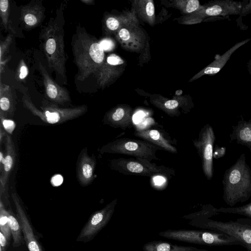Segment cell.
I'll list each match as a JSON object with an SVG mask.
<instances>
[{"label":"cell","instance_id":"1","mask_svg":"<svg viewBox=\"0 0 251 251\" xmlns=\"http://www.w3.org/2000/svg\"><path fill=\"white\" fill-rule=\"evenodd\" d=\"M212 214L211 209H203L185 215L183 218L191 220L188 224L192 226L228 235L248 251H251V219L240 218L235 221L223 222L209 219Z\"/></svg>","mask_w":251,"mask_h":251},{"label":"cell","instance_id":"2","mask_svg":"<svg viewBox=\"0 0 251 251\" xmlns=\"http://www.w3.org/2000/svg\"><path fill=\"white\" fill-rule=\"evenodd\" d=\"M74 43L75 62L78 68L77 79L84 80L95 73L103 62L104 50L100 43L85 32L79 33Z\"/></svg>","mask_w":251,"mask_h":251},{"label":"cell","instance_id":"3","mask_svg":"<svg viewBox=\"0 0 251 251\" xmlns=\"http://www.w3.org/2000/svg\"><path fill=\"white\" fill-rule=\"evenodd\" d=\"M63 36L60 27L50 23L45 27L41 34L49 67L56 75L66 80L65 64L67 57L64 50Z\"/></svg>","mask_w":251,"mask_h":251},{"label":"cell","instance_id":"4","mask_svg":"<svg viewBox=\"0 0 251 251\" xmlns=\"http://www.w3.org/2000/svg\"><path fill=\"white\" fill-rule=\"evenodd\" d=\"M22 102L24 106L33 115L49 125L60 124L75 119L87 111V106L85 105L64 108L49 101H43L39 109L26 94L23 97Z\"/></svg>","mask_w":251,"mask_h":251},{"label":"cell","instance_id":"5","mask_svg":"<svg viewBox=\"0 0 251 251\" xmlns=\"http://www.w3.org/2000/svg\"><path fill=\"white\" fill-rule=\"evenodd\" d=\"M159 235L169 239L210 246L240 245L234 238L225 233L209 230L168 229Z\"/></svg>","mask_w":251,"mask_h":251},{"label":"cell","instance_id":"6","mask_svg":"<svg viewBox=\"0 0 251 251\" xmlns=\"http://www.w3.org/2000/svg\"><path fill=\"white\" fill-rule=\"evenodd\" d=\"M109 168L125 175L153 177L161 176L171 178L175 171L170 168L157 166L149 160L138 158L112 159L109 162Z\"/></svg>","mask_w":251,"mask_h":251},{"label":"cell","instance_id":"7","mask_svg":"<svg viewBox=\"0 0 251 251\" xmlns=\"http://www.w3.org/2000/svg\"><path fill=\"white\" fill-rule=\"evenodd\" d=\"M162 150L144 140L121 138L104 145L99 151L101 154H124L151 161L159 159L156 156V152Z\"/></svg>","mask_w":251,"mask_h":251},{"label":"cell","instance_id":"8","mask_svg":"<svg viewBox=\"0 0 251 251\" xmlns=\"http://www.w3.org/2000/svg\"><path fill=\"white\" fill-rule=\"evenodd\" d=\"M117 201V199H115L102 209L95 212L81 230L78 240L90 239L104 227L111 218Z\"/></svg>","mask_w":251,"mask_h":251},{"label":"cell","instance_id":"9","mask_svg":"<svg viewBox=\"0 0 251 251\" xmlns=\"http://www.w3.org/2000/svg\"><path fill=\"white\" fill-rule=\"evenodd\" d=\"M96 163L95 156L89 155L87 147H84L78 155L76 165V177L81 186H87L93 181Z\"/></svg>","mask_w":251,"mask_h":251},{"label":"cell","instance_id":"10","mask_svg":"<svg viewBox=\"0 0 251 251\" xmlns=\"http://www.w3.org/2000/svg\"><path fill=\"white\" fill-rule=\"evenodd\" d=\"M39 68L43 79L46 95L50 102L57 105L70 102L71 97L67 90L59 85L52 79L41 63L39 64Z\"/></svg>","mask_w":251,"mask_h":251},{"label":"cell","instance_id":"11","mask_svg":"<svg viewBox=\"0 0 251 251\" xmlns=\"http://www.w3.org/2000/svg\"><path fill=\"white\" fill-rule=\"evenodd\" d=\"M11 196L16 207L17 217L21 226L24 238L29 251H42L36 240L31 226L21 204L20 199L16 192H13L11 193Z\"/></svg>","mask_w":251,"mask_h":251},{"label":"cell","instance_id":"12","mask_svg":"<svg viewBox=\"0 0 251 251\" xmlns=\"http://www.w3.org/2000/svg\"><path fill=\"white\" fill-rule=\"evenodd\" d=\"M194 145L201 156L204 172L208 177L211 176L212 158V132L210 128L202 131L199 140Z\"/></svg>","mask_w":251,"mask_h":251},{"label":"cell","instance_id":"13","mask_svg":"<svg viewBox=\"0 0 251 251\" xmlns=\"http://www.w3.org/2000/svg\"><path fill=\"white\" fill-rule=\"evenodd\" d=\"M134 135L154 144L163 150L172 153H176L177 149L170 140L159 130L155 129H141L135 130Z\"/></svg>","mask_w":251,"mask_h":251},{"label":"cell","instance_id":"14","mask_svg":"<svg viewBox=\"0 0 251 251\" xmlns=\"http://www.w3.org/2000/svg\"><path fill=\"white\" fill-rule=\"evenodd\" d=\"M133 114L128 109L119 107L107 112L104 116L103 124L123 130L130 128L133 125Z\"/></svg>","mask_w":251,"mask_h":251},{"label":"cell","instance_id":"15","mask_svg":"<svg viewBox=\"0 0 251 251\" xmlns=\"http://www.w3.org/2000/svg\"><path fill=\"white\" fill-rule=\"evenodd\" d=\"M4 140L5 153L4 164L2 169L0 170V197L4 192L6 184L16 160V150L11 137L7 134Z\"/></svg>","mask_w":251,"mask_h":251},{"label":"cell","instance_id":"16","mask_svg":"<svg viewBox=\"0 0 251 251\" xmlns=\"http://www.w3.org/2000/svg\"><path fill=\"white\" fill-rule=\"evenodd\" d=\"M21 16L25 27L29 29L34 28L43 20L44 8L41 4L29 3L21 8Z\"/></svg>","mask_w":251,"mask_h":251},{"label":"cell","instance_id":"17","mask_svg":"<svg viewBox=\"0 0 251 251\" xmlns=\"http://www.w3.org/2000/svg\"><path fill=\"white\" fill-rule=\"evenodd\" d=\"M241 2L232 0H218L207 7L205 14L209 16H227L240 13L242 8Z\"/></svg>","mask_w":251,"mask_h":251},{"label":"cell","instance_id":"18","mask_svg":"<svg viewBox=\"0 0 251 251\" xmlns=\"http://www.w3.org/2000/svg\"><path fill=\"white\" fill-rule=\"evenodd\" d=\"M142 249L144 251H213L191 246H179L163 241L146 243L143 245Z\"/></svg>","mask_w":251,"mask_h":251},{"label":"cell","instance_id":"19","mask_svg":"<svg viewBox=\"0 0 251 251\" xmlns=\"http://www.w3.org/2000/svg\"><path fill=\"white\" fill-rule=\"evenodd\" d=\"M251 39H247L236 43L222 55L219 56L210 65L203 70L205 75H214L218 73L229 59L232 53L243 45L247 43Z\"/></svg>","mask_w":251,"mask_h":251},{"label":"cell","instance_id":"20","mask_svg":"<svg viewBox=\"0 0 251 251\" xmlns=\"http://www.w3.org/2000/svg\"><path fill=\"white\" fill-rule=\"evenodd\" d=\"M9 87L0 85V116L6 118L12 117L16 110V103L11 92H8Z\"/></svg>","mask_w":251,"mask_h":251},{"label":"cell","instance_id":"21","mask_svg":"<svg viewBox=\"0 0 251 251\" xmlns=\"http://www.w3.org/2000/svg\"><path fill=\"white\" fill-rule=\"evenodd\" d=\"M8 219V223L13 239V246L16 248L21 245L22 237L21 235L22 227L17 219L8 211H6Z\"/></svg>","mask_w":251,"mask_h":251},{"label":"cell","instance_id":"22","mask_svg":"<svg viewBox=\"0 0 251 251\" xmlns=\"http://www.w3.org/2000/svg\"><path fill=\"white\" fill-rule=\"evenodd\" d=\"M9 3L8 0H0V17L2 24L5 29L15 33L13 27L9 20Z\"/></svg>","mask_w":251,"mask_h":251},{"label":"cell","instance_id":"23","mask_svg":"<svg viewBox=\"0 0 251 251\" xmlns=\"http://www.w3.org/2000/svg\"><path fill=\"white\" fill-rule=\"evenodd\" d=\"M6 210L0 201V231L4 235L7 240H9L11 231L8 223V219L6 213Z\"/></svg>","mask_w":251,"mask_h":251},{"label":"cell","instance_id":"24","mask_svg":"<svg viewBox=\"0 0 251 251\" xmlns=\"http://www.w3.org/2000/svg\"><path fill=\"white\" fill-rule=\"evenodd\" d=\"M216 212L232 213L242 215L251 219V203L240 207L215 209Z\"/></svg>","mask_w":251,"mask_h":251},{"label":"cell","instance_id":"25","mask_svg":"<svg viewBox=\"0 0 251 251\" xmlns=\"http://www.w3.org/2000/svg\"><path fill=\"white\" fill-rule=\"evenodd\" d=\"M0 117L1 121L0 125L2 126L5 131L11 133L15 127L14 122L12 120L7 119L6 118L2 116H0Z\"/></svg>","mask_w":251,"mask_h":251},{"label":"cell","instance_id":"26","mask_svg":"<svg viewBox=\"0 0 251 251\" xmlns=\"http://www.w3.org/2000/svg\"><path fill=\"white\" fill-rule=\"evenodd\" d=\"M106 25L108 29L113 31L119 27V22L116 18L111 17L106 20Z\"/></svg>","mask_w":251,"mask_h":251},{"label":"cell","instance_id":"27","mask_svg":"<svg viewBox=\"0 0 251 251\" xmlns=\"http://www.w3.org/2000/svg\"><path fill=\"white\" fill-rule=\"evenodd\" d=\"M107 62L111 65H118L124 63V61L116 54H111L107 58Z\"/></svg>","mask_w":251,"mask_h":251},{"label":"cell","instance_id":"28","mask_svg":"<svg viewBox=\"0 0 251 251\" xmlns=\"http://www.w3.org/2000/svg\"><path fill=\"white\" fill-rule=\"evenodd\" d=\"M12 40V37L10 35L5 39L4 41L1 42L0 44V58L2 57L3 54L8 50L10 44Z\"/></svg>","mask_w":251,"mask_h":251},{"label":"cell","instance_id":"29","mask_svg":"<svg viewBox=\"0 0 251 251\" xmlns=\"http://www.w3.org/2000/svg\"><path fill=\"white\" fill-rule=\"evenodd\" d=\"M100 44L104 51H110L112 50L114 47L113 41L108 39L101 40L100 42Z\"/></svg>","mask_w":251,"mask_h":251},{"label":"cell","instance_id":"30","mask_svg":"<svg viewBox=\"0 0 251 251\" xmlns=\"http://www.w3.org/2000/svg\"><path fill=\"white\" fill-rule=\"evenodd\" d=\"M200 6V2L198 0H189L186 5V11L191 13L196 11Z\"/></svg>","mask_w":251,"mask_h":251},{"label":"cell","instance_id":"31","mask_svg":"<svg viewBox=\"0 0 251 251\" xmlns=\"http://www.w3.org/2000/svg\"><path fill=\"white\" fill-rule=\"evenodd\" d=\"M179 106L178 102L175 100H168L164 103V107L168 111L175 110Z\"/></svg>","mask_w":251,"mask_h":251},{"label":"cell","instance_id":"32","mask_svg":"<svg viewBox=\"0 0 251 251\" xmlns=\"http://www.w3.org/2000/svg\"><path fill=\"white\" fill-rule=\"evenodd\" d=\"M240 137L242 140L251 141V129L248 127L244 128L240 131Z\"/></svg>","mask_w":251,"mask_h":251},{"label":"cell","instance_id":"33","mask_svg":"<svg viewBox=\"0 0 251 251\" xmlns=\"http://www.w3.org/2000/svg\"><path fill=\"white\" fill-rule=\"evenodd\" d=\"M248 3L244 4L242 6L239 14L241 16H246L247 14L251 13V0L248 1Z\"/></svg>","mask_w":251,"mask_h":251},{"label":"cell","instance_id":"34","mask_svg":"<svg viewBox=\"0 0 251 251\" xmlns=\"http://www.w3.org/2000/svg\"><path fill=\"white\" fill-rule=\"evenodd\" d=\"M146 11L148 16L151 17L154 13V7L153 4L151 2H148L146 6Z\"/></svg>","mask_w":251,"mask_h":251},{"label":"cell","instance_id":"35","mask_svg":"<svg viewBox=\"0 0 251 251\" xmlns=\"http://www.w3.org/2000/svg\"><path fill=\"white\" fill-rule=\"evenodd\" d=\"M120 37L124 41L128 40L130 38V33L126 29H121L119 33Z\"/></svg>","mask_w":251,"mask_h":251},{"label":"cell","instance_id":"36","mask_svg":"<svg viewBox=\"0 0 251 251\" xmlns=\"http://www.w3.org/2000/svg\"><path fill=\"white\" fill-rule=\"evenodd\" d=\"M7 239L4 235L0 231V251H5Z\"/></svg>","mask_w":251,"mask_h":251},{"label":"cell","instance_id":"37","mask_svg":"<svg viewBox=\"0 0 251 251\" xmlns=\"http://www.w3.org/2000/svg\"><path fill=\"white\" fill-rule=\"evenodd\" d=\"M28 74V69L25 65H22L20 69L19 78L24 79Z\"/></svg>","mask_w":251,"mask_h":251},{"label":"cell","instance_id":"38","mask_svg":"<svg viewBox=\"0 0 251 251\" xmlns=\"http://www.w3.org/2000/svg\"><path fill=\"white\" fill-rule=\"evenodd\" d=\"M7 134L1 125L0 126V143L1 144L3 140H5Z\"/></svg>","mask_w":251,"mask_h":251},{"label":"cell","instance_id":"39","mask_svg":"<svg viewBox=\"0 0 251 251\" xmlns=\"http://www.w3.org/2000/svg\"><path fill=\"white\" fill-rule=\"evenodd\" d=\"M82 2H84L85 4H92L93 3V1L92 0H81Z\"/></svg>","mask_w":251,"mask_h":251},{"label":"cell","instance_id":"40","mask_svg":"<svg viewBox=\"0 0 251 251\" xmlns=\"http://www.w3.org/2000/svg\"><path fill=\"white\" fill-rule=\"evenodd\" d=\"M250 64L251 65V60L250 61Z\"/></svg>","mask_w":251,"mask_h":251}]
</instances>
